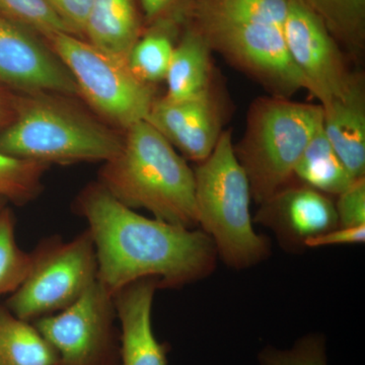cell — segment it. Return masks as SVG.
Listing matches in <instances>:
<instances>
[{"instance_id": "1", "label": "cell", "mask_w": 365, "mask_h": 365, "mask_svg": "<svg viewBox=\"0 0 365 365\" xmlns=\"http://www.w3.org/2000/svg\"><path fill=\"white\" fill-rule=\"evenodd\" d=\"M78 211L95 246L97 280L113 297L137 280L153 278L160 288H180L215 270L217 251L202 230L139 215L100 182L81 192Z\"/></svg>"}, {"instance_id": "2", "label": "cell", "mask_w": 365, "mask_h": 365, "mask_svg": "<svg viewBox=\"0 0 365 365\" xmlns=\"http://www.w3.org/2000/svg\"><path fill=\"white\" fill-rule=\"evenodd\" d=\"M98 182L128 207L146 209L179 227H198L194 170L145 120L125 131L121 150L104 163Z\"/></svg>"}, {"instance_id": "3", "label": "cell", "mask_w": 365, "mask_h": 365, "mask_svg": "<svg viewBox=\"0 0 365 365\" xmlns=\"http://www.w3.org/2000/svg\"><path fill=\"white\" fill-rule=\"evenodd\" d=\"M123 140L66 96L19 93L13 121L0 131V151L48 165L106 163L120 153Z\"/></svg>"}, {"instance_id": "4", "label": "cell", "mask_w": 365, "mask_h": 365, "mask_svg": "<svg viewBox=\"0 0 365 365\" xmlns=\"http://www.w3.org/2000/svg\"><path fill=\"white\" fill-rule=\"evenodd\" d=\"M198 227L215 242L228 267L245 270L270 255L267 237L256 232L248 178L235 157L232 134L223 131L215 150L194 170Z\"/></svg>"}, {"instance_id": "5", "label": "cell", "mask_w": 365, "mask_h": 365, "mask_svg": "<svg viewBox=\"0 0 365 365\" xmlns=\"http://www.w3.org/2000/svg\"><path fill=\"white\" fill-rule=\"evenodd\" d=\"M322 119L321 105L288 98H259L251 105L246 130L234 150L255 202L261 205L287 186Z\"/></svg>"}, {"instance_id": "6", "label": "cell", "mask_w": 365, "mask_h": 365, "mask_svg": "<svg viewBox=\"0 0 365 365\" xmlns=\"http://www.w3.org/2000/svg\"><path fill=\"white\" fill-rule=\"evenodd\" d=\"M46 41L71 72L79 97L105 123L126 131L146 119L157 100L155 88L137 78L126 59L69 33L54 34Z\"/></svg>"}, {"instance_id": "7", "label": "cell", "mask_w": 365, "mask_h": 365, "mask_svg": "<svg viewBox=\"0 0 365 365\" xmlns=\"http://www.w3.org/2000/svg\"><path fill=\"white\" fill-rule=\"evenodd\" d=\"M30 273L7 302L25 321L62 311L97 280V258L88 230L64 242L50 240L33 253Z\"/></svg>"}, {"instance_id": "8", "label": "cell", "mask_w": 365, "mask_h": 365, "mask_svg": "<svg viewBox=\"0 0 365 365\" xmlns=\"http://www.w3.org/2000/svg\"><path fill=\"white\" fill-rule=\"evenodd\" d=\"M195 26L212 51L261 83L275 97L290 98L306 90L285 45L283 26L237 23L194 14Z\"/></svg>"}, {"instance_id": "9", "label": "cell", "mask_w": 365, "mask_h": 365, "mask_svg": "<svg viewBox=\"0 0 365 365\" xmlns=\"http://www.w3.org/2000/svg\"><path fill=\"white\" fill-rule=\"evenodd\" d=\"M114 297L98 280L62 311L34 324L61 365H118Z\"/></svg>"}, {"instance_id": "10", "label": "cell", "mask_w": 365, "mask_h": 365, "mask_svg": "<svg viewBox=\"0 0 365 365\" xmlns=\"http://www.w3.org/2000/svg\"><path fill=\"white\" fill-rule=\"evenodd\" d=\"M283 35L306 91L319 105L343 97L354 74L348 71L344 55L325 23L302 0H287Z\"/></svg>"}, {"instance_id": "11", "label": "cell", "mask_w": 365, "mask_h": 365, "mask_svg": "<svg viewBox=\"0 0 365 365\" xmlns=\"http://www.w3.org/2000/svg\"><path fill=\"white\" fill-rule=\"evenodd\" d=\"M0 88L79 97L71 72L31 31L0 16Z\"/></svg>"}, {"instance_id": "12", "label": "cell", "mask_w": 365, "mask_h": 365, "mask_svg": "<svg viewBox=\"0 0 365 365\" xmlns=\"http://www.w3.org/2000/svg\"><path fill=\"white\" fill-rule=\"evenodd\" d=\"M145 121L198 163L211 155L223 132L222 112L211 91L186 100L157 98Z\"/></svg>"}, {"instance_id": "13", "label": "cell", "mask_w": 365, "mask_h": 365, "mask_svg": "<svg viewBox=\"0 0 365 365\" xmlns=\"http://www.w3.org/2000/svg\"><path fill=\"white\" fill-rule=\"evenodd\" d=\"M253 222L270 228L287 250L306 248L307 240L339 227L331 197L302 184L285 186L262 203Z\"/></svg>"}, {"instance_id": "14", "label": "cell", "mask_w": 365, "mask_h": 365, "mask_svg": "<svg viewBox=\"0 0 365 365\" xmlns=\"http://www.w3.org/2000/svg\"><path fill=\"white\" fill-rule=\"evenodd\" d=\"M158 282L137 280L114 294L120 324L118 365H168L167 343L160 342L153 328V304Z\"/></svg>"}, {"instance_id": "15", "label": "cell", "mask_w": 365, "mask_h": 365, "mask_svg": "<svg viewBox=\"0 0 365 365\" xmlns=\"http://www.w3.org/2000/svg\"><path fill=\"white\" fill-rule=\"evenodd\" d=\"M323 130L353 179L365 178V88L354 74L343 97L321 106Z\"/></svg>"}, {"instance_id": "16", "label": "cell", "mask_w": 365, "mask_h": 365, "mask_svg": "<svg viewBox=\"0 0 365 365\" xmlns=\"http://www.w3.org/2000/svg\"><path fill=\"white\" fill-rule=\"evenodd\" d=\"M83 36L96 47L127 60L140 38L134 0H93Z\"/></svg>"}, {"instance_id": "17", "label": "cell", "mask_w": 365, "mask_h": 365, "mask_svg": "<svg viewBox=\"0 0 365 365\" xmlns=\"http://www.w3.org/2000/svg\"><path fill=\"white\" fill-rule=\"evenodd\" d=\"M211 50L202 33L192 26L175 46L167 76L165 98L186 100L211 91Z\"/></svg>"}, {"instance_id": "18", "label": "cell", "mask_w": 365, "mask_h": 365, "mask_svg": "<svg viewBox=\"0 0 365 365\" xmlns=\"http://www.w3.org/2000/svg\"><path fill=\"white\" fill-rule=\"evenodd\" d=\"M294 178L329 196L349 188L353 179L319 125L295 165Z\"/></svg>"}, {"instance_id": "19", "label": "cell", "mask_w": 365, "mask_h": 365, "mask_svg": "<svg viewBox=\"0 0 365 365\" xmlns=\"http://www.w3.org/2000/svg\"><path fill=\"white\" fill-rule=\"evenodd\" d=\"M58 364V354L35 325L0 306V365Z\"/></svg>"}, {"instance_id": "20", "label": "cell", "mask_w": 365, "mask_h": 365, "mask_svg": "<svg viewBox=\"0 0 365 365\" xmlns=\"http://www.w3.org/2000/svg\"><path fill=\"white\" fill-rule=\"evenodd\" d=\"M169 24H155L153 30L139 38L127 58L131 71L150 85L160 83L167 76L176 46L169 33Z\"/></svg>"}, {"instance_id": "21", "label": "cell", "mask_w": 365, "mask_h": 365, "mask_svg": "<svg viewBox=\"0 0 365 365\" xmlns=\"http://www.w3.org/2000/svg\"><path fill=\"white\" fill-rule=\"evenodd\" d=\"M325 23L329 32L352 51L365 40V0H302Z\"/></svg>"}, {"instance_id": "22", "label": "cell", "mask_w": 365, "mask_h": 365, "mask_svg": "<svg viewBox=\"0 0 365 365\" xmlns=\"http://www.w3.org/2000/svg\"><path fill=\"white\" fill-rule=\"evenodd\" d=\"M193 14L237 23L283 26L287 14V0H197Z\"/></svg>"}, {"instance_id": "23", "label": "cell", "mask_w": 365, "mask_h": 365, "mask_svg": "<svg viewBox=\"0 0 365 365\" xmlns=\"http://www.w3.org/2000/svg\"><path fill=\"white\" fill-rule=\"evenodd\" d=\"M49 165L11 157L0 151V198L16 204L34 200L42 191V178Z\"/></svg>"}, {"instance_id": "24", "label": "cell", "mask_w": 365, "mask_h": 365, "mask_svg": "<svg viewBox=\"0 0 365 365\" xmlns=\"http://www.w3.org/2000/svg\"><path fill=\"white\" fill-rule=\"evenodd\" d=\"M11 209L0 210V297L14 294L23 284L33 265V255L18 246Z\"/></svg>"}, {"instance_id": "25", "label": "cell", "mask_w": 365, "mask_h": 365, "mask_svg": "<svg viewBox=\"0 0 365 365\" xmlns=\"http://www.w3.org/2000/svg\"><path fill=\"white\" fill-rule=\"evenodd\" d=\"M0 16L45 39L54 34L69 33L46 0H0Z\"/></svg>"}, {"instance_id": "26", "label": "cell", "mask_w": 365, "mask_h": 365, "mask_svg": "<svg viewBox=\"0 0 365 365\" xmlns=\"http://www.w3.org/2000/svg\"><path fill=\"white\" fill-rule=\"evenodd\" d=\"M326 343L323 334L309 333L287 349L266 346L257 359L259 365H329Z\"/></svg>"}, {"instance_id": "27", "label": "cell", "mask_w": 365, "mask_h": 365, "mask_svg": "<svg viewBox=\"0 0 365 365\" xmlns=\"http://www.w3.org/2000/svg\"><path fill=\"white\" fill-rule=\"evenodd\" d=\"M335 203L340 227L365 225V178L353 182Z\"/></svg>"}, {"instance_id": "28", "label": "cell", "mask_w": 365, "mask_h": 365, "mask_svg": "<svg viewBox=\"0 0 365 365\" xmlns=\"http://www.w3.org/2000/svg\"><path fill=\"white\" fill-rule=\"evenodd\" d=\"M66 24L69 33L83 37L88 11L93 0H46Z\"/></svg>"}, {"instance_id": "29", "label": "cell", "mask_w": 365, "mask_h": 365, "mask_svg": "<svg viewBox=\"0 0 365 365\" xmlns=\"http://www.w3.org/2000/svg\"><path fill=\"white\" fill-rule=\"evenodd\" d=\"M365 242V225L355 227H336L332 230L307 240L306 248L340 246V245H362Z\"/></svg>"}, {"instance_id": "30", "label": "cell", "mask_w": 365, "mask_h": 365, "mask_svg": "<svg viewBox=\"0 0 365 365\" xmlns=\"http://www.w3.org/2000/svg\"><path fill=\"white\" fill-rule=\"evenodd\" d=\"M184 4L185 0H141L144 16L153 25L170 21V16Z\"/></svg>"}, {"instance_id": "31", "label": "cell", "mask_w": 365, "mask_h": 365, "mask_svg": "<svg viewBox=\"0 0 365 365\" xmlns=\"http://www.w3.org/2000/svg\"><path fill=\"white\" fill-rule=\"evenodd\" d=\"M16 96L0 88V131L13 121L16 114Z\"/></svg>"}, {"instance_id": "32", "label": "cell", "mask_w": 365, "mask_h": 365, "mask_svg": "<svg viewBox=\"0 0 365 365\" xmlns=\"http://www.w3.org/2000/svg\"><path fill=\"white\" fill-rule=\"evenodd\" d=\"M4 199L0 198V210H1V209L4 207Z\"/></svg>"}, {"instance_id": "33", "label": "cell", "mask_w": 365, "mask_h": 365, "mask_svg": "<svg viewBox=\"0 0 365 365\" xmlns=\"http://www.w3.org/2000/svg\"><path fill=\"white\" fill-rule=\"evenodd\" d=\"M57 365H61V364H57Z\"/></svg>"}]
</instances>
